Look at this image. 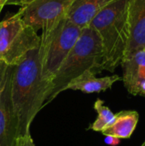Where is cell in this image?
<instances>
[{"label":"cell","instance_id":"10","mask_svg":"<svg viewBox=\"0 0 145 146\" xmlns=\"http://www.w3.org/2000/svg\"><path fill=\"white\" fill-rule=\"evenodd\" d=\"M121 80V78L117 74L97 78L91 70H86L82 74L73 80L68 85L66 90L70 89L80 91L84 93H98L110 89L115 82Z\"/></svg>","mask_w":145,"mask_h":146},{"label":"cell","instance_id":"18","mask_svg":"<svg viewBox=\"0 0 145 146\" xmlns=\"http://www.w3.org/2000/svg\"><path fill=\"white\" fill-rule=\"evenodd\" d=\"M138 95L145 97V80H144L140 86H139V91H138Z\"/></svg>","mask_w":145,"mask_h":146},{"label":"cell","instance_id":"16","mask_svg":"<svg viewBox=\"0 0 145 146\" xmlns=\"http://www.w3.org/2000/svg\"><path fill=\"white\" fill-rule=\"evenodd\" d=\"M8 68H9V65L3 61L0 60V84L3 82V80H5Z\"/></svg>","mask_w":145,"mask_h":146},{"label":"cell","instance_id":"8","mask_svg":"<svg viewBox=\"0 0 145 146\" xmlns=\"http://www.w3.org/2000/svg\"><path fill=\"white\" fill-rule=\"evenodd\" d=\"M129 39L124 57L145 49V0H131L128 11Z\"/></svg>","mask_w":145,"mask_h":146},{"label":"cell","instance_id":"9","mask_svg":"<svg viewBox=\"0 0 145 146\" xmlns=\"http://www.w3.org/2000/svg\"><path fill=\"white\" fill-rule=\"evenodd\" d=\"M121 65L125 87L130 94L138 95L139 86L145 80V49L124 57Z\"/></svg>","mask_w":145,"mask_h":146},{"label":"cell","instance_id":"15","mask_svg":"<svg viewBox=\"0 0 145 146\" xmlns=\"http://www.w3.org/2000/svg\"><path fill=\"white\" fill-rule=\"evenodd\" d=\"M35 0H8L6 4L9 5H18L21 6V8L26 7L32 3Z\"/></svg>","mask_w":145,"mask_h":146},{"label":"cell","instance_id":"17","mask_svg":"<svg viewBox=\"0 0 145 146\" xmlns=\"http://www.w3.org/2000/svg\"><path fill=\"white\" fill-rule=\"evenodd\" d=\"M105 144L110 146H117L121 143V139L114 137V136H105L104 139Z\"/></svg>","mask_w":145,"mask_h":146},{"label":"cell","instance_id":"3","mask_svg":"<svg viewBox=\"0 0 145 146\" xmlns=\"http://www.w3.org/2000/svg\"><path fill=\"white\" fill-rule=\"evenodd\" d=\"M130 1L115 0L98 12L89 24L97 33L102 42L103 70L111 73L121 65L128 44Z\"/></svg>","mask_w":145,"mask_h":146},{"label":"cell","instance_id":"5","mask_svg":"<svg viewBox=\"0 0 145 146\" xmlns=\"http://www.w3.org/2000/svg\"><path fill=\"white\" fill-rule=\"evenodd\" d=\"M40 44V36L18 13L0 22V60L16 64L29 50Z\"/></svg>","mask_w":145,"mask_h":146},{"label":"cell","instance_id":"13","mask_svg":"<svg viewBox=\"0 0 145 146\" xmlns=\"http://www.w3.org/2000/svg\"><path fill=\"white\" fill-rule=\"evenodd\" d=\"M94 109L97 113V118L91 124L90 128L95 132H102L111 123L115 114L109 107L104 105V102L101 99H97L95 102Z\"/></svg>","mask_w":145,"mask_h":146},{"label":"cell","instance_id":"14","mask_svg":"<svg viewBox=\"0 0 145 146\" xmlns=\"http://www.w3.org/2000/svg\"><path fill=\"white\" fill-rule=\"evenodd\" d=\"M15 146H35V145L31 137V134L27 133L24 136L18 137L16 139Z\"/></svg>","mask_w":145,"mask_h":146},{"label":"cell","instance_id":"20","mask_svg":"<svg viewBox=\"0 0 145 146\" xmlns=\"http://www.w3.org/2000/svg\"><path fill=\"white\" fill-rule=\"evenodd\" d=\"M7 1H8V0H0V9H3V6L6 5Z\"/></svg>","mask_w":145,"mask_h":146},{"label":"cell","instance_id":"19","mask_svg":"<svg viewBox=\"0 0 145 146\" xmlns=\"http://www.w3.org/2000/svg\"><path fill=\"white\" fill-rule=\"evenodd\" d=\"M7 75V74H6ZM5 81H6V77H5V80H3V82H2L0 84V99H1V96H2V93L3 92V89H4V86H5Z\"/></svg>","mask_w":145,"mask_h":146},{"label":"cell","instance_id":"11","mask_svg":"<svg viewBox=\"0 0 145 146\" xmlns=\"http://www.w3.org/2000/svg\"><path fill=\"white\" fill-rule=\"evenodd\" d=\"M115 0H75L67 13V16L79 27L89 26L92 18Z\"/></svg>","mask_w":145,"mask_h":146},{"label":"cell","instance_id":"22","mask_svg":"<svg viewBox=\"0 0 145 146\" xmlns=\"http://www.w3.org/2000/svg\"><path fill=\"white\" fill-rule=\"evenodd\" d=\"M1 10H2V9H0V12H1Z\"/></svg>","mask_w":145,"mask_h":146},{"label":"cell","instance_id":"21","mask_svg":"<svg viewBox=\"0 0 145 146\" xmlns=\"http://www.w3.org/2000/svg\"><path fill=\"white\" fill-rule=\"evenodd\" d=\"M141 146H145V141H144V144H143Z\"/></svg>","mask_w":145,"mask_h":146},{"label":"cell","instance_id":"1","mask_svg":"<svg viewBox=\"0 0 145 146\" xmlns=\"http://www.w3.org/2000/svg\"><path fill=\"white\" fill-rule=\"evenodd\" d=\"M44 96L38 45L13 65L11 102L17 138L30 133L33 119L44 107Z\"/></svg>","mask_w":145,"mask_h":146},{"label":"cell","instance_id":"6","mask_svg":"<svg viewBox=\"0 0 145 146\" xmlns=\"http://www.w3.org/2000/svg\"><path fill=\"white\" fill-rule=\"evenodd\" d=\"M75 0H35L17 12L24 22L36 32L50 28L59 18L66 15Z\"/></svg>","mask_w":145,"mask_h":146},{"label":"cell","instance_id":"2","mask_svg":"<svg viewBox=\"0 0 145 146\" xmlns=\"http://www.w3.org/2000/svg\"><path fill=\"white\" fill-rule=\"evenodd\" d=\"M104 56L100 37L91 27L82 28L81 34L62 62L47 92L44 106L66 91L68 85L86 70L97 74L103 70Z\"/></svg>","mask_w":145,"mask_h":146},{"label":"cell","instance_id":"4","mask_svg":"<svg viewBox=\"0 0 145 146\" xmlns=\"http://www.w3.org/2000/svg\"><path fill=\"white\" fill-rule=\"evenodd\" d=\"M81 32L82 28L67 15L62 16L50 28L42 31L39 56L42 79L45 87L44 100L56 73L79 39Z\"/></svg>","mask_w":145,"mask_h":146},{"label":"cell","instance_id":"7","mask_svg":"<svg viewBox=\"0 0 145 146\" xmlns=\"http://www.w3.org/2000/svg\"><path fill=\"white\" fill-rule=\"evenodd\" d=\"M13 65H9L3 92L0 99V146H15L16 127L11 102V74Z\"/></svg>","mask_w":145,"mask_h":146},{"label":"cell","instance_id":"12","mask_svg":"<svg viewBox=\"0 0 145 146\" xmlns=\"http://www.w3.org/2000/svg\"><path fill=\"white\" fill-rule=\"evenodd\" d=\"M139 115L136 110H122L115 114L111 123L101 133L104 136H114L119 139H130L134 133Z\"/></svg>","mask_w":145,"mask_h":146}]
</instances>
